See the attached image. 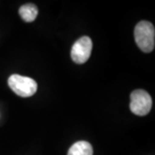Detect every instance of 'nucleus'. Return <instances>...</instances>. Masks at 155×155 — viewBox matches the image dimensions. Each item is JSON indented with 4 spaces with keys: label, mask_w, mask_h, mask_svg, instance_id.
I'll return each instance as SVG.
<instances>
[{
    "label": "nucleus",
    "mask_w": 155,
    "mask_h": 155,
    "mask_svg": "<svg viewBox=\"0 0 155 155\" xmlns=\"http://www.w3.org/2000/svg\"><path fill=\"white\" fill-rule=\"evenodd\" d=\"M10 88L22 97L33 96L37 91V84L33 78L24 77L18 74H13L8 79Z\"/></svg>",
    "instance_id": "nucleus-2"
},
{
    "label": "nucleus",
    "mask_w": 155,
    "mask_h": 155,
    "mask_svg": "<svg viewBox=\"0 0 155 155\" xmlns=\"http://www.w3.org/2000/svg\"><path fill=\"white\" fill-rule=\"evenodd\" d=\"M19 14L23 21L26 22H32L35 20L38 15V9L35 5L26 4L20 7Z\"/></svg>",
    "instance_id": "nucleus-6"
},
{
    "label": "nucleus",
    "mask_w": 155,
    "mask_h": 155,
    "mask_svg": "<svg viewBox=\"0 0 155 155\" xmlns=\"http://www.w3.org/2000/svg\"><path fill=\"white\" fill-rule=\"evenodd\" d=\"M92 50V41L88 36L79 38L73 44L71 51V57L76 64L81 65L88 61Z\"/></svg>",
    "instance_id": "nucleus-4"
},
{
    "label": "nucleus",
    "mask_w": 155,
    "mask_h": 155,
    "mask_svg": "<svg viewBox=\"0 0 155 155\" xmlns=\"http://www.w3.org/2000/svg\"><path fill=\"white\" fill-rule=\"evenodd\" d=\"M134 39L140 49L144 53H150L154 49V26L147 21H141L134 28Z\"/></svg>",
    "instance_id": "nucleus-1"
},
{
    "label": "nucleus",
    "mask_w": 155,
    "mask_h": 155,
    "mask_svg": "<svg viewBox=\"0 0 155 155\" xmlns=\"http://www.w3.org/2000/svg\"><path fill=\"white\" fill-rule=\"evenodd\" d=\"M67 155H93V148L87 141H78L69 148Z\"/></svg>",
    "instance_id": "nucleus-5"
},
{
    "label": "nucleus",
    "mask_w": 155,
    "mask_h": 155,
    "mask_svg": "<svg viewBox=\"0 0 155 155\" xmlns=\"http://www.w3.org/2000/svg\"><path fill=\"white\" fill-rule=\"evenodd\" d=\"M153 104L152 97L144 90H135L130 95V110L134 115L143 116L147 115Z\"/></svg>",
    "instance_id": "nucleus-3"
}]
</instances>
